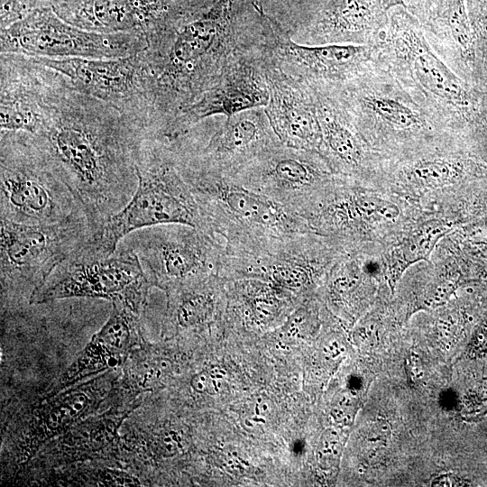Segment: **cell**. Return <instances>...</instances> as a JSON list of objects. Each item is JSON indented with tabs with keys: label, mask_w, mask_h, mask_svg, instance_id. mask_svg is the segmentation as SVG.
Returning <instances> with one entry per match:
<instances>
[{
	"label": "cell",
	"mask_w": 487,
	"mask_h": 487,
	"mask_svg": "<svg viewBox=\"0 0 487 487\" xmlns=\"http://www.w3.org/2000/svg\"><path fill=\"white\" fill-rule=\"evenodd\" d=\"M345 251L337 242L314 232L271 239L225 250L218 275L224 280L258 279L289 295L301 293L327 274Z\"/></svg>",
	"instance_id": "9c48e42d"
},
{
	"label": "cell",
	"mask_w": 487,
	"mask_h": 487,
	"mask_svg": "<svg viewBox=\"0 0 487 487\" xmlns=\"http://www.w3.org/2000/svg\"><path fill=\"white\" fill-rule=\"evenodd\" d=\"M388 23L380 0H327L308 26V44L375 45Z\"/></svg>",
	"instance_id": "7402d4cb"
},
{
	"label": "cell",
	"mask_w": 487,
	"mask_h": 487,
	"mask_svg": "<svg viewBox=\"0 0 487 487\" xmlns=\"http://www.w3.org/2000/svg\"><path fill=\"white\" fill-rule=\"evenodd\" d=\"M122 362V354L110 348L95 335L64 372L58 381V388L67 387L89 374L115 368Z\"/></svg>",
	"instance_id": "4316f807"
},
{
	"label": "cell",
	"mask_w": 487,
	"mask_h": 487,
	"mask_svg": "<svg viewBox=\"0 0 487 487\" xmlns=\"http://www.w3.org/2000/svg\"><path fill=\"white\" fill-rule=\"evenodd\" d=\"M436 0H405L406 9L425 26L433 11Z\"/></svg>",
	"instance_id": "1f68e13d"
},
{
	"label": "cell",
	"mask_w": 487,
	"mask_h": 487,
	"mask_svg": "<svg viewBox=\"0 0 487 487\" xmlns=\"http://www.w3.org/2000/svg\"><path fill=\"white\" fill-rule=\"evenodd\" d=\"M0 213L23 225L87 218L45 155L24 134L9 132L0 136Z\"/></svg>",
	"instance_id": "52a82bcc"
},
{
	"label": "cell",
	"mask_w": 487,
	"mask_h": 487,
	"mask_svg": "<svg viewBox=\"0 0 487 487\" xmlns=\"http://www.w3.org/2000/svg\"><path fill=\"white\" fill-rule=\"evenodd\" d=\"M30 57L78 91L116 107L149 133L151 82L142 51L114 59Z\"/></svg>",
	"instance_id": "5bb4252c"
},
{
	"label": "cell",
	"mask_w": 487,
	"mask_h": 487,
	"mask_svg": "<svg viewBox=\"0 0 487 487\" xmlns=\"http://www.w3.org/2000/svg\"><path fill=\"white\" fill-rule=\"evenodd\" d=\"M222 281L216 274L168 290L170 322L182 330L211 323L218 311V287Z\"/></svg>",
	"instance_id": "cb8c5ba5"
},
{
	"label": "cell",
	"mask_w": 487,
	"mask_h": 487,
	"mask_svg": "<svg viewBox=\"0 0 487 487\" xmlns=\"http://www.w3.org/2000/svg\"><path fill=\"white\" fill-rule=\"evenodd\" d=\"M268 102L269 88L257 27V32H250L235 51L219 80L178 113L162 139L176 141L203 119L218 115L229 117L265 107Z\"/></svg>",
	"instance_id": "9a60e30c"
},
{
	"label": "cell",
	"mask_w": 487,
	"mask_h": 487,
	"mask_svg": "<svg viewBox=\"0 0 487 487\" xmlns=\"http://www.w3.org/2000/svg\"><path fill=\"white\" fill-rule=\"evenodd\" d=\"M261 47L269 88L264 110L274 133L285 146L319 152L321 129L313 89L281 70Z\"/></svg>",
	"instance_id": "ac0fdd59"
},
{
	"label": "cell",
	"mask_w": 487,
	"mask_h": 487,
	"mask_svg": "<svg viewBox=\"0 0 487 487\" xmlns=\"http://www.w3.org/2000/svg\"><path fill=\"white\" fill-rule=\"evenodd\" d=\"M447 230V225L439 223L426 225L393 250L390 262L392 288L409 265L429 258L436 244Z\"/></svg>",
	"instance_id": "484cf974"
},
{
	"label": "cell",
	"mask_w": 487,
	"mask_h": 487,
	"mask_svg": "<svg viewBox=\"0 0 487 487\" xmlns=\"http://www.w3.org/2000/svg\"><path fill=\"white\" fill-rule=\"evenodd\" d=\"M264 107L245 110L226 117L207 142L197 150H186L176 142L179 154L206 170L232 176L262 152L280 144Z\"/></svg>",
	"instance_id": "e0dca14e"
},
{
	"label": "cell",
	"mask_w": 487,
	"mask_h": 487,
	"mask_svg": "<svg viewBox=\"0 0 487 487\" xmlns=\"http://www.w3.org/2000/svg\"><path fill=\"white\" fill-rule=\"evenodd\" d=\"M377 59L443 133L461 139L479 116L487 89L458 76L427 41L405 7L388 11Z\"/></svg>",
	"instance_id": "3957f363"
},
{
	"label": "cell",
	"mask_w": 487,
	"mask_h": 487,
	"mask_svg": "<svg viewBox=\"0 0 487 487\" xmlns=\"http://www.w3.org/2000/svg\"><path fill=\"white\" fill-rule=\"evenodd\" d=\"M140 316L130 308L113 304L109 318L94 335L115 351L126 354L139 340Z\"/></svg>",
	"instance_id": "83f0119b"
},
{
	"label": "cell",
	"mask_w": 487,
	"mask_h": 487,
	"mask_svg": "<svg viewBox=\"0 0 487 487\" xmlns=\"http://www.w3.org/2000/svg\"><path fill=\"white\" fill-rule=\"evenodd\" d=\"M93 237L56 267L32 294L30 304L96 298L141 315L152 284L138 256L132 249L106 253L96 247Z\"/></svg>",
	"instance_id": "ba28073f"
},
{
	"label": "cell",
	"mask_w": 487,
	"mask_h": 487,
	"mask_svg": "<svg viewBox=\"0 0 487 487\" xmlns=\"http://www.w3.org/2000/svg\"><path fill=\"white\" fill-rule=\"evenodd\" d=\"M339 451V436L335 431L327 430L321 436L317 459L323 466H328L336 458Z\"/></svg>",
	"instance_id": "4dcf8cb0"
},
{
	"label": "cell",
	"mask_w": 487,
	"mask_h": 487,
	"mask_svg": "<svg viewBox=\"0 0 487 487\" xmlns=\"http://www.w3.org/2000/svg\"><path fill=\"white\" fill-rule=\"evenodd\" d=\"M0 39L1 53L44 58L114 59L147 48L142 35L89 32L65 22L51 6L33 9L1 29Z\"/></svg>",
	"instance_id": "8fae6325"
},
{
	"label": "cell",
	"mask_w": 487,
	"mask_h": 487,
	"mask_svg": "<svg viewBox=\"0 0 487 487\" xmlns=\"http://www.w3.org/2000/svg\"><path fill=\"white\" fill-rule=\"evenodd\" d=\"M217 368H207L194 374L190 380L191 388L201 394H216L219 391L217 379L222 377Z\"/></svg>",
	"instance_id": "f546056e"
},
{
	"label": "cell",
	"mask_w": 487,
	"mask_h": 487,
	"mask_svg": "<svg viewBox=\"0 0 487 487\" xmlns=\"http://www.w3.org/2000/svg\"><path fill=\"white\" fill-rule=\"evenodd\" d=\"M176 153L179 170L208 230L225 240V249L313 232L295 212L243 186L231 176L197 167Z\"/></svg>",
	"instance_id": "5b68a950"
},
{
	"label": "cell",
	"mask_w": 487,
	"mask_h": 487,
	"mask_svg": "<svg viewBox=\"0 0 487 487\" xmlns=\"http://www.w3.org/2000/svg\"><path fill=\"white\" fill-rule=\"evenodd\" d=\"M422 28L431 47L448 67L470 84L487 89V62L476 53L465 0H436Z\"/></svg>",
	"instance_id": "44dd1931"
},
{
	"label": "cell",
	"mask_w": 487,
	"mask_h": 487,
	"mask_svg": "<svg viewBox=\"0 0 487 487\" xmlns=\"http://www.w3.org/2000/svg\"><path fill=\"white\" fill-rule=\"evenodd\" d=\"M90 390L86 386L72 389L48 403L40 415V438L61 433L90 410L96 400Z\"/></svg>",
	"instance_id": "d4e9b609"
},
{
	"label": "cell",
	"mask_w": 487,
	"mask_h": 487,
	"mask_svg": "<svg viewBox=\"0 0 487 487\" xmlns=\"http://www.w3.org/2000/svg\"><path fill=\"white\" fill-rule=\"evenodd\" d=\"M260 41L271 60L313 91L334 95L363 73L376 60L378 44L309 45L294 41L289 32L254 3Z\"/></svg>",
	"instance_id": "30bf717a"
},
{
	"label": "cell",
	"mask_w": 487,
	"mask_h": 487,
	"mask_svg": "<svg viewBox=\"0 0 487 487\" xmlns=\"http://www.w3.org/2000/svg\"><path fill=\"white\" fill-rule=\"evenodd\" d=\"M24 135L70 188L96 235L134 193L137 153L149 134L122 111L78 91L53 70L41 124L34 135Z\"/></svg>",
	"instance_id": "6da1fadb"
},
{
	"label": "cell",
	"mask_w": 487,
	"mask_h": 487,
	"mask_svg": "<svg viewBox=\"0 0 487 487\" xmlns=\"http://www.w3.org/2000/svg\"><path fill=\"white\" fill-rule=\"evenodd\" d=\"M234 0H216L147 41L150 134L162 139L178 113L214 86L250 32L236 25Z\"/></svg>",
	"instance_id": "7a4b0ae2"
},
{
	"label": "cell",
	"mask_w": 487,
	"mask_h": 487,
	"mask_svg": "<svg viewBox=\"0 0 487 487\" xmlns=\"http://www.w3.org/2000/svg\"><path fill=\"white\" fill-rule=\"evenodd\" d=\"M0 61L1 132L34 135L53 70L26 55L1 53Z\"/></svg>",
	"instance_id": "d6986e66"
},
{
	"label": "cell",
	"mask_w": 487,
	"mask_h": 487,
	"mask_svg": "<svg viewBox=\"0 0 487 487\" xmlns=\"http://www.w3.org/2000/svg\"><path fill=\"white\" fill-rule=\"evenodd\" d=\"M382 7L389 11L393 7L402 6L406 8L405 0H380Z\"/></svg>",
	"instance_id": "d6a6232c"
},
{
	"label": "cell",
	"mask_w": 487,
	"mask_h": 487,
	"mask_svg": "<svg viewBox=\"0 0 487 487\" xmlns=\"http://www.w3.org/2000/svg\"><path fill=\"white\" fill-rule=\"evenodd\" d=\"M133 247L152 286L165 290L218 275L225 242L185 224L138 230Z\"/></svg>",
	"instance_id": "4fadbf2b"
},
{
	"label": "cell",
	"mask_w": 487,
	"mask_h": 487,
	"mask_svg": "<svg viewBox=\"0 0 487 487\" xmlns=\"http://www.w3.org/2000/svg\"><path fill=\"white\" fill-rule=\"evenodd\" d=\"M337 176L318 152L280 143L256 156L231 177L299 215Z\"/></svg>",
	"instance_id": "2e32d148"
},
{
	"label": "cell",
	"mask_w": 487,
	"mask_h": 487,
	"mask_svg": "<svg viewBox=\"0 0 487 487\" xmlns=\"http://www.w3.org/2000/svg\"><path fill=\"white\" fill-rule=\"evenodd\" d=\"M53 11L65 22L99 33H135L146 38L166 16L165 0H63Z\"/></svg>",
	"instance_id": "ffe728a7"
},
{
	"label": "cell",
	"mask_w": 487,
	"mask_h": 487,
	"mask_svg": "<svg viewBox=\"0 0 487 487\" xmlns=\"http://www.w3.org/2000/svg\"><path fill=\"white\" fill-rule=\"evenodd\" d=\"M476 53L487 62V0H465Z\"/></svg>",
	"instance_id": "f1b7e54d"
},
{
	"label": "cell",
	"mask_w": 487,
	"mask_h": 487,
	"mask_svg": "<svg viewBox=\"0 0 487 487\" xmlns=\"http://www.w3.org/2000/svg\"><path fill=\"white\" fill-rule=\"evenodd\" d=\"M321 129L319 153L333 171L353 179L370 173L382 161L333 95L315 92Z\"/></svg>",
	"instance_id": "603a6c76"
},
{
	"label": "cell",
	"mask_w": 487,
	"mask_h": 487,
	"mask_svg": "<svg viewBox=\"0 0 487 487\" xmlns=\"http://www.w3.org/2000/svg\"><path fill=\"white\" fill-rule=\"evenodd\" d=\"M136 173L138 183L129 202L93 237L98 249L114 253L132 232L163 224H185L210 232L170 142L150 135L143 138Z\"/></svg>",
	"instance_id": "277c9868"
},
{
	"label": "cell",
	"mask_w": 487,
	"mask_h": 487,
	"mask_svg": "<svg viewBox=\"0 0 487 487\" xmlns=\"http://www.w3.org/2000/svg\"><path fill=\"white\" fill-rule=\"evenodd\" d=\"M95 233L85 217L51 225H23L1 217V280L32 294ZM31 298V297H30Z\"/></svg>",
	"instance_id": "7c38bea8"
},
{
	"label": "cell",
	"mask_w": 487,
	"mask_h": 487,
	"mask_svg": "<svg viewBox=\"0 0 487 487\" xmlns=\"http://www.w3.org/2000/svg\"><path fill=\"white\" fill-rule=\"evenodd\" d=\"M333 96L382 159L411 153L447 136L378 59Z\"/></svg>",
	"instance_id": "8992f818"
}]
</instances>
